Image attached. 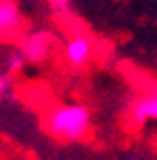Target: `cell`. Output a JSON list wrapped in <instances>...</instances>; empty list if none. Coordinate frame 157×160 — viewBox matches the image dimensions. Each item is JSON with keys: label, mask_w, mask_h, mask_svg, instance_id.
<instances>
[{"label": "cell", "mask_w": 157, "mask_h": 160, "mask_svg": "<svg viewBox=\"0 0 157 160\" xmlns=\"http://www.w3.org/2000/svg\"><path fill=\"white\" fill-rule=\"evenodd\" d=\"M44 127L47 131L64 142H77L84 140L91 133L93 118L86 105L80 102H62L53 105L44 116Z\"/></svg>", "instance_id": "1"}, {"label": "cell", "mask_w": 157, "mask_h": 160, "mask_svg": "<svg viewBox=\"0 0 157 160\" xmlns=\"http://www.w3.org/2000/svg\"><path fill=\"white\" fill-rule=\"evenodd\" d=\"M55 45V36L47 29H35L29 31L22 42H20V51L25 53L27 62H44V60L51 56Z\"/></svg>", "instance_id": "2"}, {"label": "cell", "mask_w": 157, "mask_h": 160, "mask_svg": "<svg viewBox=\"0 0 157 160\" xmlns=\"http://www.w3.org/2000/svg\"><path fill=\"white\" fill-rule=\"evenodd\" d=\"M128 116L133 120V125H137V127L146 125L148 120H157V85L146 87L131 100Z\"/></svg>", "instance_id": "3"}, {"label": "cell", "mask_w": 157, "mask_h": 160, "mask_svg": "<svg viewBox=\"0 0 157 160\" xmlns=\"http://www.w3.org/2000/svg\"><path fill=\"white\" fill-rule=\"evenodd\" d=\"M62 56H64L67 62L71 67H75V69L86 67L91 62V58H93V40L89 36H84V33H77V36L69 38L64 42Z\"/></svg>", "instance_id": "4"}, {"label": "cell", "mask_w": 157, "mask_h": 160, "mask_svg": "<svg viewBox=\"0 0 157 160\" xmlns=\"http://www.w3.org/2000/svg\"><path fill=\"white\" fill-rule=\"evenodd\" d=\"M20 25V9L13 0H0V31L7 33Z\"/></svg>", "instance_id": "5"}, {"label": "cell", "mask_w": 157, "mask_h": 160, "mask_svg": "<svg viewBox=\"0 0 157 160\" xmlns=\"http://www.w3.org/2000/svg\"><path fill=\"white\" fill-rule=\"evenodd\" d=\"M25 62H27L25 53H22V51H13V53L7 58V71H9V73H16V71H20V69L25 67Z\"/></svg>", "instance_id": "6"}, {"label": "cell", "mask_w": 157, "mask_h": 160, "mask_svg": "<svg viewBox=\"0 0 157 160\" xmlns=\"http://www.w3.org/2000/svg\"><path fill=\"white\" fill-rule=\"evenodd\" d=\"M9 91H11V82H9L7 73H2V71H0V100H2V98H7V96H9Z\"/></svg>", "instance_id": "7"}, {"label": "cell", "mask_w": 157, "mask_h": 160, "mask_svg": "<svg viewBox=\"0 0 157 160\" xmlns=\"http://www.w3.org/2000/svg\"><path fill=\"white\" fill-rule=\"evenodd\" d=\"M47 2H49L51 7H55V9H67V7L71 5V0H47Z\"/></svg>", "instance_id": "8"}, {"label": "cell", "mask_w": 157, "mask_h": 160, "mask_svg": "<svg viewBox=\"0 0 157 160\" xmlns=\"http://www.w3.org/2000/svg\"><path fill=\"white\" fill-rule=\"evenodd\" d=\"M2 36H5V33H2V31H0V40H2Z\"/></svg>", "instance_id": "9"}]
</instances>
